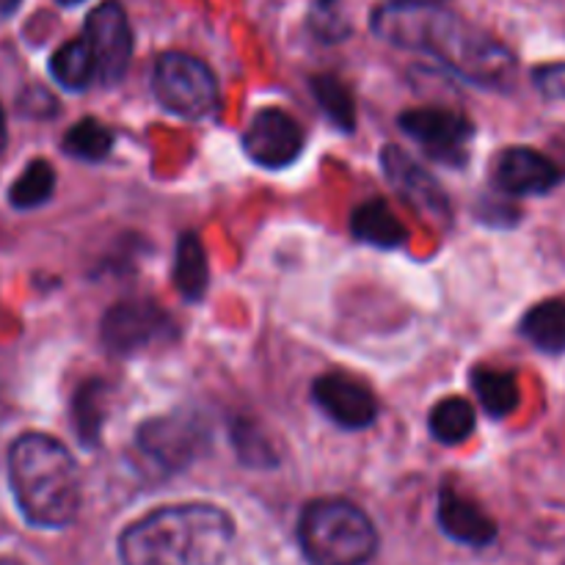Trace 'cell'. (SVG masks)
<instances>
[{
	"instance_id": "cell-1",
	"label": "cell",
	"mask_w": 565,
	"mask_h": 565,
	"mask_svg": "<svg viewBox=\"0 0 565 565\" xmlns=\"http://www.w3.org/2000/svg\"><path fill=\"white\" fill-rule=\"evenodd\" d=\"M370 25L384 42L434 55L472 86L511 92L516 83V55L500 39L434 3H386L373 11Z\"/></svg>"
},
{
	"instance_id": "cell-2",
	"label": "cell",
	"mask_w": 565,
	"mask_h": 565,
	"mask_svg": "<svg viewBox=\"0 0 565 565\" xmlns=\"http://www.w3.org/2000/svg\"><path fill=\"white\" fill-rule=\"evenodd\" d=\"M235 541V522L207 502L158 508L119 535L121 565H221Z\"/></svg>"
},
{
	"instance_id": "cell-3",
	"label": "cell",
	"mask_w": 565,
	"mask_h": 565,
	"mask_svg": "<svg viewBox=\"0 0 565 565\" xmlns=\"http://www.w3.org/2000/svg\"><path fill=\"white\" fill-rule=\"evenodd\" d=\"M9 483L33 527H70L81 513V472L72 452L47 434H22L9 450Z\"/></svg>"
},
{
	"instance_id": "cell-4",
	"label": "cell",
	"mask_w": 565,
	"mask_h": 565,
	"mask_svg": "<svg viewBox=\"0 0 565 565\" xmlns=\"http://www.w3.org/2000/svg\"><path fill=\"white\" fill-rule=\"evenodd\" d=\"M298 544L312 565H367L379 552V533L353 502L315 500L298 519Z\"/></svg>"
},
{
	"instance_id": "cell-5",
	"label": "cell",
	"mask_w": 565,
	"mask_h": 565,
	"mask_svg": "<svg viewBox=\"0 0 565 565\" xmlns=\"http://www.w3.org/2000/svg\"><path fill=\"white\" fill-rule=\"evenodd\" d=\"M152 88L158 103L180 119H204L218 108V77L196 55L163 53L154 61Z\"/></svg>"
},
{
	"instance_id": "cell-6",
	"label": "cell",
	"mask_w": 565,
	"mask_h": 565,
	"mask_svg": "<svg viewBox=\"0 0 565 565\" xmlns=\"http://www.w3.org/2000/svg\"><path fill=\"white\" fill-rule=\"evenodd\" d=\"M138 450L166 472H180L207 452L210 425L196 412L154 417L138 428Z\"/></svg>"
},
{
	"instance_id": "cell-7",
	"label": "cell",
	"mask_w": 565,
	"mask_h": 565,
	"mask_svg": "<svg viewBox=\"0 0 565 565\" xmlns=\"http://www.w3.org/2000/svg\"><path fill=\"white\" fill-rule=\"evenodd\" d=\"M171 331H174V320L160 303L149 298H127L103 315L99 340L114 356H136L169 340Z\"/></svg>"
},
{
	"instance_id": "cell-8",
	"label": "cell",
	"mask_w": 565,
	"mask_h": 565,
	"mask_svg": "<svg viewBox=\"0 0 565 565\" xmlns=\"http://www.w3.org/2000/svg\"><path fill=\"white\" fill-rule=\"evenodd\" d=\"M401 130L439 163L463 166L475 141V121L450 108H412L397 119Z\"/></svg>"
},
{
	"instance_id": "cell-9",
	"label": "cell",
	"mask_w": 565,
	"mask_h": 565,
	"mask_svg": "<svg viewBox=\"0 0 565 565\" xmlns=\"http://www.w3.org/2000/svg\"><path fill=\"white\" fill-rule=\"evenodd\" d=\"M83 39L94 55L97 81L116 86L127 75L132 61V28L119 0H105L88 11Z\"/></svg>"
},
{
	"instance_id": "cell-10",
	"label": "cell",
	"mask_w": 565,
	"mask_h": 565,
	"mask_svg": "<svg viewBox=\"0 0 565 565\" xmlns=\"http://www.w3.org/2000/svg\"><path fill=\"white\" fill-rule=\"evenodd\" d=\"M303 127L296 116L281 108H263L254 114L243 132V149L257 166L268 171H281L296 163L303 152Z\"/></svg>"
},
{
	"instance_id": "cell-11",
	"label": "cell",
	"mask_w": 565,
	"mask_h": 565,
	"mask_svg": "<svg viewBox=\"0 0 565 565\" xmlns=\"http://www.w3.org/2000/svg\"><path fill=\"white\" fill-rule=\"evenodd\" d=\"M491 180L508 199L546 196L565 180V169L535 147H508L497 154Z\"/></svg>"
},
{
	"instance_id": "cell-12",
	"label": "cell",
	"mask_w": 565,
	"mask_h": 565,
	"mask_svg": "<svg viewBox=\"0 0 565 565\" xmlns=\"http://www.w3.org/2000/svg\"><path fill=\"white\" fill-rule=\"evenodd\" d=\"M320 412L345 430H364L379 417V401L362 381L345 373H326L312 384Z\"/></svg>"
},
{
	"instance_id": "cell-13",
	"label": "cell",
	"mask_w": 565,
	"mask_h": 565,
	"mask_svg": "<svg viewBox=\"0 0 565 565\" xmlns=\"http://www.w3.org/2000/svg\"><path fill=\"white\" fill-rule=\"evenodd\" d=\"M381 166H384V174L390 180V185L414 210H419L428 218H450V199H447V191L441 188V182L430 171H425L417 160L408 158L401 147L381 149Z\"/></svg>"
},
{
	"instance_id": "cell-14",
	"label": "cell",
	"mask_w": 565,
	"mask_h": 565,
	"mask_svg": "<svg viewBox=\"0 0 565 565\" xmlns=\"http://www.w3.org/2000/svg\"><path fill=\"white\" fill-rule=\"evenodd\" d=\"M436 519H439V527L447 539H452L456 544L463 546H489L497 541V522L478 505L475 500L463 497L458 489H445L439 491V505H436Z\"/></svg>"
},
{
	"instance_id": "cell-15",
	"label": "cell",
	"mask_w": 565,
	"mask_h": 565,
	"mask_svg": "<svg viewBox=\"0 0 565 565\" xmlns=\"http://www.w3.org/2000/svg\"><path fill=\"white\" fill-rule=\"evenodd\" d=\"M351 235L375 248H401L408 243V230L384 199L362 202L351 213Z\"/></svg>"
},
{
	"instance_id": "cell-16",
	"label": "cell",
	"mask_w": 565,
	"mask_h": 565,
	"mask_svg": "<svg viewBox=\"0 0 565 565\" xmlns=\"http://www.w3.org/2000/svg\"><path fill=\"white\" fill-rule=\"evenodd\" d=\"M519 331L535 351L561 356L565 353V298H546L530 307Z\"/></svg>"
},
{
	"instance_id": "cell-17",
	"label": "cell",
	"mask_w": 565,
	"mask_h": 565,
	"mask_svg": "<svg viewBox=\"0 0 565 565\" xmlns=\"http://www.w3.org/2000/svg\"><path fill=\"white\" fill-rule=\"evenodd\" d=\"M472 390L478 395L480 408L489 417L505 419L522 403V390H519V379L511 370L497 367H475L472 370Z\"/></svg>"
},
{
	"instance_id": "cell-18",
	"label": "cell",
	"mask_w": 565,
	"mask_h": 565,
	"mask_svg": "<svg viewBox=\"0 0 565 565\" xmlns=\"http://www.w3.org/2000/svg\"><path fill=\"white\" fill-rule=\"evenodd\" d=\"M210 285V265L202 241L193 232H182L174 248V287L185 301H202Z\"/></svg>"
},
{
	"instance_id": "cell-19",
	"label": "cell",
	"mask_w": 565,
	"mask_h": 565,
	"mask_svg": "<svg viewBox=\"0 0 565 565\" xmlns=\"http://www.w3.org/2000/svg\"><path fill=\"white\" fill-rule=\"evenodd\" d=\"M50 75L66 92H86L97 81V66L86 39H70L50 58Z\"/></svg>"
},
{
	"instance_id": "cell-20",
	"label": "cell",
	"mask_w": 565,
	"mask_h": 565,
	"mask_svg": "<svg viewBox=\"0 0 565 565\" xmlns=\"http://www.w3.org/2000/svg\"><path fill=\"white\" fill-rule=\"evenodd\" d=\"M428 428L430 436L441 445H461L478 428V414H475V406L467 397H445L430 412Z\"/></svg>"
},
{
	"instance_id": "cell-21",
	"label": "cell",
	"mask_w": 565,
	"mask_h": 565,
	"mask_svg": "<svg viewBox=\"0 0 565 565\" xmlns=\"http://www.w3.org/2000/svg\"><path fill=\"white\" fill-rule=\"evenodd\" d=\"M114 130L108 125H103L94 116L75 121L70 127V132L64 136V152L70 158L83 160V163H103L110 152H114Z\"/></svg>"
},
{
	"instance_id": "cell-22",
	"label": "cell",
	"mask_w": 565,
	"mask_h": 565,
	"mask_svg": "<svg viewBox=\"0 0 565 565\" xmlns=\"http://www.w3.org/2000/svg\"><path fill=\"white\" fill-rule=\"evenodd\" d=\"M309 88L315 94V103L323 110L326 119L342 132H353L356 127V103H353V94L340 77L334 75H315L309 81Z\"/></svg>"
},
{
	"instance_id": "cell-23",
	"label": "cell",
	"mask_w": 565,
	"mask_h": 565,
	"mask_svg": "<svg viewBox=\"0 0 565 565\" xmlns=\"http://www.w3.org/2000/svg\"><path fill=\"white\" fill-rule=\"evenodd\" d=\"M105 423V386L103 381H86L77 390L75 403H72V425L81 439V445L94 447L99 441Z\"/></svg>"
},
{
	"instance_id": "cell-24",
	"label": "cell",
	"mask_w": 565,
	"mask_h": 565,
	"mask_svg": "<svg viewBox=\"0 0 565 565\" xmlns=\"http://www.w3.org/2000/svg\"><path fill=\"white\" fill-rule=\"evenodd\" d=\"M53 191L55 169L47 160L36 158L22 169V174L14 180V185L9 188V202L14 204L17 210H36L50 202Z\"/></svg>"
},
{
	"instance_id": "cell-25",
	"label": "cell",
	"mask_w": 565,
	"mask_h": 565,
	"mask_svg": "<svg viewBox=\"0 0 565 565\" xmlns=\"http://www.w3.org/2000/svg\"><path fill=\"white\" fill-rule=\"evenodd\" d=\"M307 25L309 33L323 44H340L351 36V17L342 0H312Z\"/></svg>"
},
{
	"instance_id": "cell-26",
	"label": "cell",
	"mask_w": 565,
	"mask_h": 565,
	"mask_svg": "<svg viewBox=\"0 0 565 565\" xmlns=\"http://www.w3.org/2000/svg\"><path fill=\"white\" fill-rule=\"evenodd\" d=\"M232 447H235L237 458H241L246 467H276V452L270 447V441L259 434V428L248 419H235L232 423Z\"/></svg>"
},
{
	"instance_id": "cell-27",
	"label": "cell",
	"mask_w": 565,
	"mask_h": 565,
	"mask_svg": "<svg viewBox=\"0 0 565 565\" xmlns=\"http://www.w3.org/2000/svg\"><path fill=\"white\" fill-rule=\"evenodd\" d=\"M533 86L550 103H565V61H550L533 70Z\"/></svg>"
},
{
	"instance_id": "cell-28",
	"label": "cell",
	"mask_w": 565,
	"mask_h": 565,
	"mask_svg": "<svg viewBox=\"0 0 565 565\" xmlns=\"http://www.w3.org/2000/svg\"><path fill=\"white\" fill-rule=\"evenodd\" d=\"M22 0H0V22L9 20L17 9H20Z\"/></svg>"
},
{
	"instance_id": "cell-29",
	"label": "cell",
	"mask_w": 565,
	"mask_h": 565,
	"mask_svg": "<svg viewBox=\"0 0 565 565\" xmlns=\"http://www.w3.org/2000/svg\"><path fill=\"white\" fill-rule=\"evenodd\" d=\"M6 147V116H3V108H0V152H3Z\"/></svg>"
},
{
	"instance_id": "cell-30",
	"label": "cell",
	"mask_w": 565,
	"mask_h": 565,
	"mask_svg": "<svg viewBox=\"0 0 565 565\" xmlns=\"http://www.w3.org/2000/svg\"><path fill=\"white\" fill-rule=\"evenodd\" d=\"M392 3H439V0H392Z\"/></svg>"
},
{
	"instance_id": "cell-31",
	"label": "cell",
	"mask_w": 565,
	"mask_h": 565,
	"mask_svg": "<svg viewBox=\"0 0 565 565\" xmlns=\"http://www.w3.org/2000/svg\"><path fill=\"white\" fill-rule=\"evenodd\" d=\"M0 565H25V563H20V561H11V557H0Z\"/></svg>"
},
{
	"instance_id": "cell-32",
	"label": "cell",
	"mask_w": 565,
	"mask_h": 565,
	"mask_svg": "<svg viewBox=\"0 0 565 565\" xmlns=\"http://www.w3.org/2000/svg\"><path fill=\"white\" fill-rule=\"evenodd\" d=\"M61 6H77V3H83V0H58Z\"/></svg>"
}]
</instances>
